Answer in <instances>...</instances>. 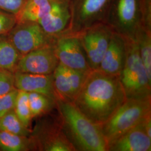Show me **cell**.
<instances>
[{"mask_svg":"<svg viewBox=\"0 0 151 151\" xmlns=\"http://www.w3.org/2000/svg\"><path fill=\"white\" fill-rule=\"evenodd\" d=\"M14 82V73L0 69V96L15 88Z\"/></svg>","mask_w":151,"mask_h":151,"instance_id":"d4e9b609","label":"cell"},{"mask_svg":"<svg viewBox=\"0 0 151 151\" xmlns=\"http://www.w3.org/2000/svg\"><path fill=\"white\" fill-rule=\"evenodd\" d=\"M14 111L23 124L29 128L32 118L28 100V92L19 90Z\"/></svg>","mask_w":151,"mask_h":151,"instance_id":"44dd1931","label":"cell"},{"mask_svg":"<svg viewBox=\"0 0 151 151\" xmlns=\"http://www.w3.org/2000/svg\"><path fill=\"white\" fill-rule=\"evenodd\" d=\"M53 2V0H26L21 10L16 15L17 22H38L48 13Z\"/></svg>","mask_w":151,"mask_h":151,"instance_id":"9a60e30c","label":"cell"},{"mask_svg":"<svg viewBox=\"0 0 151 151\" xmlns=\"http://www.w3.org/2000/svg\"><path fill=\"white\" fill-rule=\"evenodd\" d=\"M36 148L46 151H76L75 148L65 135L62 126L51 125L44 128L42 132L32 137Z\"/></svg>","mask_w":151,"mask_h":151,"instance_id":"7c38bea8","label":"cell"},{"mask_svg":"<svg viewBox=\"0 0 151 151\" xmlns=\"http://www.w3.org/2000/svg\"><path fill=\"white\" fill-rule=\"evenodd\" d=\"M143 121L109 143L108 151H151V138L146 133Z\"/></svg>","mask_w":151,"mask_h":151,"instance_id":"30bf717a","label":"cell"},{"mask_svg":"<svg viewBox=\"0 0 151 151\" xmlns=\"http://www.w3.org/2000/svg\"><path fill=\"white\" fill-rule=\"evenodd\" d=\"M58 64L54 47L48 44L22 55L15 72L50 75Z\"/></svg>","mask_w":151,"mask_h":151,"instance_id":"8992f818","label":"cell"},{"mask_svg":"<svg viewBox=\"0 0 151 151\" xmlns=\"http://www.w3.org/2000/svg\"><path fill=\"white\" fill-rule=\"evenodd\" d=\"M32 138L0 131V150L27 151L35 149Z\"/></svg>","mask_w":151,"mask_h":151,"instance_id":"2e32d148","label":"cell"},{"mask_svg":"<svg viewBox=\"0 0 151 151\" xmlns=\"http://www.w3.org/2000/svg\"><path fill=\"white\" fill-rule=\"evenodd\" d=\"M111 36L108 31L99 29L91 30L83 37L81 43L92 70L99 68Z\"/></svg>","mask_w":151,"mask_h":151,"instance_id":"8fae6325","label":"cell"},{"mask_svg":"<svg viewBox=\"0 0 151 151\" xmlns=\"http://www.w3.org/2000/svg\"><path fill=\"white\" fill-rule=\"evenodd\" d=\"M26 0H0V10L16 15L21 10Z\"/></svg>","mask_w":151,"mask_h":151,"instance_id":"4316f807","label":"cell"},{"mask_svg":"<svg viewBox=\"0 0 151 151\" xmlns=\"http://www.w3.org/2000/svg\"><path fill=\"white\" fill-rule=\"evenodd\" d=\"M19 90L14 88L11 91L0 96V118L14 110Z\"/></svg>","mask_w":151,"mask_h":151,"instance_id":"cb8c5ba5","label":"cell"},{"mask_svg":"<svg viewBox=\"0 0 151 151\" xmlns=\"http://www.w3.org/2000/svg\"><path fill=\"white\" fill-rule=\"evenodd\" d=\"M108 0H84L81 7V15L86 19L94 15L100 11Z\"/></svg>","mask_w":151,"mask_h":151,"instance_id":"603a6c76","label":"cell"},{"mask_svg":"<svg viewBox=\"0 0 151 151\" xmlns=\"http://www.w3.org/2000/svg\"><path fill=\"white\" fill-rule=\"evenodd\" d=\"M70 18L67 6L64 4L53 1L48 13L38 21L44 32L48 35H53L62 32Z\"/></svg>","mask_w":151,"mask_h":151,"instance_id":"5bb4252c","label":"cell"},{"mask_svg":"<svg viewBox=\"0 0 151 151\" xmlns=\"http://www.w3.org/2000/svg\"><path fill=\"white\" fill-rule=\"evenodd\" d=\"M117 10L120 24L125 27H130L135 22L137 1L119 0Z\"/></svg>","mask_w":151,"mask_h":151,"instance_id":"ffe728a7","label":"cell"},{"mask_svg":"<svg viewBox=\"0 0 151 151\" xmlns=\"http://www.w3.org/2000/svg\"><path fill=\"white\" fill-rule=\"evenodd\" d=\"M15 87L20 91L37 92L56 101L58 99L54 89L53 73L39 75L14 72Z\"/></svg>","mask_w":151,"mask_h":151,"instance_id":"9c48e42d","label":"cell"},{"mask_svg":"<svg viewBox=\"0 0 151 151\" xmlns=\"http://www.w3.org/2000/svg\"><path fill=\"white\" fill-rule=\"evenodd\" d=\"M53 76L54 89L58 99L73 103L82 86V75L59 63Z\"/></svg>","mask_w":151,"mask_h":151,"instance_id":"ba28073f","label":"cell"},{"mask_svg":"<svg viewBox=\"0 0 151 151\" xmlns=\"http://www.w3.org/2000/svg\"><path fill=\"white\" fill-rule=\"evenodd\" d=\"M126 44V55L119 79L127 99H145L151 97V80L140 58L136 39Z\"/></svg>","mask_w":151,"mask_h":151,"instance_id":"3957f363","label":"cell"},{"mask_svg":"<svg viewBox=\"0 0 151 151\" xmlns=\"http://www.w3.org/2000/svg\"><path fill=\"white\" fill-rule=\"evenodd\" d=\"M138 45L140 58L149 79L151 80V41L150 37L143 35L139 39H136Z\"/></svg>","mask_w":151,"mask_h":151,"instance_id":"7402d4cb","label":"cell"},{"mask_svg":"<svg viewBox=\"0 0 151 151\" xmlns=\"http://www.w3.org/2000/svg\"><path fill=\"white\" fill-rule=\"evenodd\" d=\"M16 23L15 15L0 10V35L7 34Z\"/></svg>","mask_w":151,"mask_h":151,"instance_id":"484cf974","label":"cell"},{"mask_svg":"<svg viewBox=\"0 0 151 151\" xmlns=\"http://www.w3.org/2000/svg\"><path fill=\"white\" fill-rule=\"evenodd\" d=\"M125 55L126 44L123 39L117 35H111L97 70L108 75L119 76L124 65Z\"/></svg>","mask_w":151,"mask_h":151,"instance_id":"4fadbf2b","label":"cell"},{"mask_svg":"<svg viewBox=\"0 0 151 151\" xmlns=\"http://www.w3.org/2000/svg\"><path fill=\"white\" fill-rule=\"evenodd\" d=\"M126 100L119 76L95 70L88 73L72 103L93 123L101 125Z\"/></svg>","mask_w":151,"mask_h":151,"instance_id":"6da1fadb","label":"cell"},{"mask_svg":"<svg viewBox=\"0 0 151 151\" xmlns=\"http://www.w3.org/2000/svg\"><path fill=\"white\" fill-rule=\"evenodd\" d=\"M28 100L32 118L47 112L56 103L51 98L37 92H28Z\"/></svg>","mask_w":151,"mask_h":151,"instance_id":"d6986e66","label":"cell"},{"mask_svg":"<svg viewBox=\"0 0 151 151\" xmlns=\"http://www.w3.org/2000/svg\"><path fill=\"white\" fill-rule=\"evenodd\" d=\"M0 131L27 137L30 136L31 134L30 130L22 123L14 110H12L0 118Z\"/></svg>","mask_w":151,"mask_h":151,"instance_id":"ac0fdd59","label":"cell"},{"mask_svg":"<svg viewBox=\"0 0 151 151\" xmlns=\"http://www.w3.org/2000/svg\"><path fill=\"white\" fill-rule=\"evenodd\" d=\"M56 104L63 131L76 151H108L100 125L93 123L71 102L58 99Z\"/></svg>","mask_w":151,"mask_h":151,"instance_id":"7a4b0ae2","label":"cell"},{"mask_svg":"<svg viewBox=\"0 0 151 151\" xmlns=\"http://www.w3.org/2000/svg\"><path fill=\"white\" fill-rule=\"evenodd\" d=\"M21 57L8 38L7 34L0 35V69L14 73Z\"/></svg>","mask_w":151,"mask_h":151,"instance_id":"e0dca14e","label":"cell"},{"mask_svg":"<svg viewBox=\"0 0 151 151\" xmlns=\"http://www.w3.org/2000/svg\"><path fill=\"white\" fill-rule=\"evenodd\" d=\"M151 115V98L127 99L113 115L100 126L108 144Z\"/></svg>","mask_w":151,"mask_h":151,"instance_id":"277c9868","label":"cell"},{"mask_svg":"<svg viewBox=\"0 0 151 151\" xmlns=\"http://www.w3.org/2000/svg\"><path fill=\"white\" fill-rule=\"evenodd\" d=\"M8 38L21 55L50 44L48 34L38 22H17L7 34Z\"/></svg>","mask_w":151,"mask_h":151,"instance_id":"5b68a950","label":"cell"},{"mask_svg":"<svg viewBox=\"0 0 151 151\" xmlns=\"http://www.w3.org/2000/svg\"><path fill=\"white\" fill-rule=\"evenodd\" d=\"M59 63L65 67L85 73L92 70L81 40L74 37L60 38L54 47Z\"/></svg>","mask_w":151,"mask_h":151,"instance_id":"52a82bcc","label":"cell"}]
</instances>
